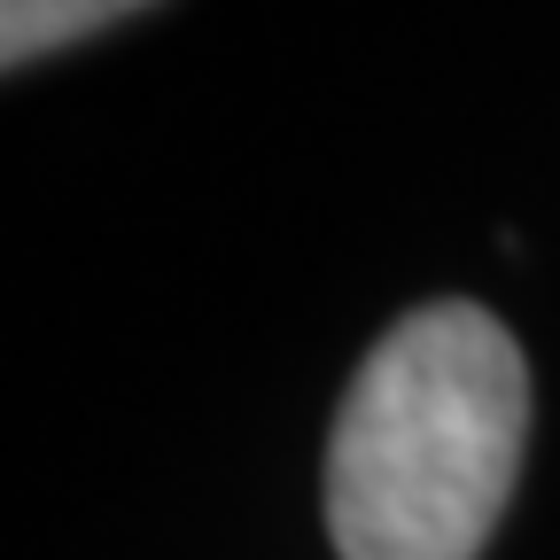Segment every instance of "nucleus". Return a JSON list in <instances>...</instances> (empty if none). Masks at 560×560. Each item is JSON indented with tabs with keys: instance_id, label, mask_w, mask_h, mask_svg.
I'll list each match as a JSON object with an SVG mask.
<instances>
[{
	"instance_id": "f257e3e1",
	"label": "nucleus",
	"mask_w": 560,
	"mask_h": 560,
	"mask_svg": "<svg viewBox=\"0 0 560 560\" xmlns=\"http://www.w3.org/2000/svg\"><path fill=\"white\" fill-rule=\"evenodd\" d=\"M529 444L522 342L482 304H420L350 374L327 436L342 560H475Z\"/></svg>"
},
{
	"instance_id": "f03ea898",
	"label": "nucleus",
	"mask_w": 560,
	"mask_h": 560,
	"mask_svg": "<svg viewBox=\"0 0 560 560\" xmlns=\"http://www.w3.org/2000/svg\"><path fill=\"white\" fill-rule=\"evenodd\" d=\"M132 9H149V0H0V62L32 70V62L62 55V47L125 24Z\"/></svg>"
}]
</instances>
